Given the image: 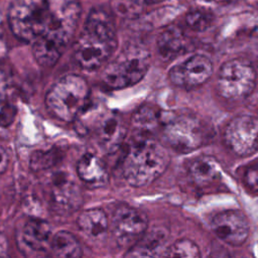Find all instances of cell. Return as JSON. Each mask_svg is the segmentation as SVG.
Masks as SVG:
<instances>
[{
	"label": "cell",
	"instance_id": "6da1fadb",
	"mask_svg": "<svg viewBox=\"0 0 258 258\" xmlns=\"http://www.w3.org/2000/svg\"><path fill=\"white\" fill-rule=\"evenodd\" d=\"M49 20L43 33L32 42L36 61L53 66L72 40L77 29L81 5L79 0H48Z\"/></svg>",
	"mask_w": 258,
	"mask_h": 258
},
{
	"label": "cell",
	"instance_id": "7a4b0ae2",
	"mask_svg": "<svg viewBox=\"0 0 258 258\" xmlns=\"http://www.w3.org/2000/svg\"><path fill=\"white\" fill-rule=\"evenodd\" d=\"M116 47L117 35L111 15L104 9L94 8L74 44L75 62L84 70L98 69Z\"/></svg>",
	"mask_w": 258,
	"mask_h": 258
},
{
	"label": "cell",
	"instance_id": "3957f363",
	"mask_svg": "<svg viewBox=\"0 0 258 258\" xmlns=\"http://www.w3.org/2000/svg\"><path fill=\"white\" fill-rule=\"evenodd\" d=\"M169 161L170 156L164 146L143 137L128 148L122 161V174L132 186L148 185L166 170Z\"/></svg>",
	"mask_w": 258,
	"mask_h": 258
},
{
	"label": "cell",
	"instance_id": "277c9868",
	"mask_svg": "<svg viewBox=\"0 0 258 258\" xmlns=\"http://www.w3.org/2000/svg\"><path fill=\"white\" fill-rule=\"evenodd\" d=\"M89 96L90 88L83 77L66 75L50 87L45 96V104L54 117L72 122L86 108Z\"/></svg>",
	"mask_w": 258,
	"mask_h": 258
},
{
	"label": "cell",
	"instance_id": "5b68a950",
	"mask_svg": "<svg viewBox=\"0 0 258 258\" xmlns=\"http://www.w3.org/2000/svg\"><path fill=\"white\" fill-rule=\"evenodd\" d=\"M49 20L48 0H13L8 10V21L14 35L33 42L46 28Z\"/></svg>",
	"mask_w": 258,
	"mask_h": 258
},
{
	"label": "cell",
	"instance_id": "8992f818",
	"mask_svg": "<svg viewBox=\"0 0 258 258\" xmlns=\"http://www.w3.org/2000/svg\"><path fill=\"white\" fill-rule=\"evenodd\" d=\"M149 67L150 54L146 49L128 47L108 63L102 80L109 88L124 89L142 80Z\"/></svg>",
	"mask_w": 258,
	"mask_h": 258
},
{
	"label": "cell",
	"instance_id": "52a82bcc",
	"mask_svg": "<svg viewBox=\"0 0 258 258\" xmlns=\"http://www.w3.org/2000/svg\"><path fill=\"white\" fill-rule=\"evenodd\" d=\"M165 142L180 153L198 149L207 137V129L202 120L192 113L171 115L162 125Z\"/></svg>",
	"mask_w": 258,
	"mask_h": 258
},
{
	"label": "cell",
	"instance_id": "ba28073f",
	"mask_svg": "<svg viewBox=\"0 0 258 258\" xmlns=\"http://www.w3.org/2000/svg\"><path fill=\"white\" fill-rule=\"evenodd\" d=\"M256 71L245 58H233L222 64L217 78V91L226 100H239L255 89Z\"/></svg>",
	"mask_w": 258,
	"mask_h": 258
},
{
	"label": "cell",
	"instance_id": "9c48e42d",
	"mask_svg": "<svg viewBox=\"0 0 258 258\" xmlns=\"http://www.w3.org/2000/svg\"><path fill=\"white\" fill-rule=\"evenodd\" d=\"M257 119L239 115L229 121L224 131L227 147L238 156H249L257 150Z\"/></svg>",
	"mask_w": 258,
	"mask_h": 258
},
{
	"label": "cell",
	"instance_id": "30bf717a",
	"mask_svg": "<svg viewBox=\"0 0 258 258\" xmlns=\"http://www.w3.org/2000/svg\"><path fill=\"white\" fill-rule=\"evenodd\" d=\"M148 219L139 209L122 205L112 215V231L121 246H132L145 233Z\"/></svg>",
	"mask_w": 258,
	"mask_h": 258
},
{
	"label": "cell",
	"instance_id": "8fae6325",
	"mask_svg": "<svg viewBox=\"0 0 258 258\" xmlns=\"http://www.w3.org/2000/svg\"><path fill=\"white\" fill-rule=\"evenodd\" d=\"M213 70V62L207 55L196 53L173 66L168 72V77L177 87L194 89L206 83Z\"/></svg>",
	"mask_w": 258,
	"mask_h": 258
},
{
	"label": "cell",
	"instance_id": "7c38bea8",
	"mask_svg": "<svg viewBox=\"0 0 258 258\" xmlns=\"http://www.w3.org/2000/svg\"><path fill=\"white\" fill-rule=\"evenodd\" d=\"M211 229L223 242L231 246H241L249 236V223L239 210H225L216 214L211 221Z\"/></svg>",
	"mask_w": 258,
	"mask_h": 258
},
{
	"label": "cell",
	"instance_id": "4fadbf2b",
	"mask_svg": "<svg viewBox=\"0 0 258 258\" xmlns=\"http://www.w3.org/2000/svg\"><path fill=\"white\" fill-rule=\"evenodd\" d=\"M95 136L103 150L112 152L124 141L126 127L117 114L105 113L96 124Z\"/></svg>",
	"mask_w": 258,
	"mask_h": 258
},
{
	"label": "cell",
	"instance_id": "5bb4252c",
	"mask_svg": "<svg viewBox=\"0 0 258 258\" xmlns=\"http://www.w3.org/2000/svg\"><path fill=\"white\" fill-rule=\"evenodd\" d=\"M51 237L52 232L48 223L31 218L22 226L19 233V242L30 252L44 253L49 249Z\"/></svg>",
	"mask_w": 258,
	"mask_h": 258
},
{
	"label": "cell",
	"instance_id": "9a60e30c",
	"mask_svg": "<svg viewBox=\"0 0 258 258\" xmlns=\"http://www.w3.org/2000/svg\"><path fill=\"white\" fill-rule=\"evenodd\" d=\"M52 206L60 214L77 211L82 204V191L73 180L66 175L53 179L51 187Z\"/></svg>",
	"mask_w": 258,
	"mask_h": 258
},
{
	"label": "cell",
	"instance_id": "2e32d148",
	"mask_svg": "<svg viewBox=\"0 0 258 258\" xmlns=\"http://www.w3.org/2000/svg\"><path fill=\"white\" fill-rule=\"evenodd\" d=\"M167 231L163 228H154L145 233L132 246L126 256L129 257H158L164 256L167 248Z\"/></svg>",
	"mask_w": 258,
	"mask_h": 258
},
{
	"label": "cell",
	"instance_id": "e0dca14e",
	"mask_svg": "<svg viewBox=\"0 0 258 258\" xmlns=\"http://www.w3.org/2000/svg\"><path fill=\"white\" fill-rule=\"evenodd\" d=\"M189 46V40L183 30L176 26L165 28L157 38V51L165 60H172L184 53Z\"/></svg>",
	"mask_w": 258,
	"mask_h": 258
},
{
	"label": "cell",
	"instance_id": "ac0fdd59",
	"mask_svg": "<svg viewBox=\"0 0 258 258\" xmlns=\"http://www.w3.org/2000/svg\"><path fill=\"white\" fill-rule=\"evenodd\" d=\"M187 172L192 181L198 185H208L221 176L218 160L211 155L195 157L188 164Z\"/></svg>",
	"mask_w": 258,
	"mask_h": 258
},
{
	"label": "cell",
	"instance_id": "d6986e66",
	"mask_svg": "<svg viewBox=\"0 0 258 258\" xmlns=\"http://www.w3.org/2000/svg\"><path fill=\"white\" fill-rule=\"evenodd\" d=\"M77 172L81 180L89 185L100 186L106 183L108 173L104 162L95 154L87 152L78 161Z\"/></svg>",
	"mask_w": 258,
	"mask_h": 258
},
{
	"label": "cell",
	"instance_id": "ffe728a7",
	"mask_svg": "<svg viewBox=\"0 0 258 258\" xmlns=\"http://www.w3.org/2000/svg\"><path fill=\"white\" fill-rule=\"evenodd\" d=\"M79 230L91 240L102 239L108 230L109 222L105 212L101 209L83 211L77 220Z\"/></svg>",
	"mask_w": 258,
	"mask_h": 258
},
{
	"label": "cell",
	"instance_id": "44dd1931",
	"mask_svg": "<svg viewBox=\"0 0 258 258\" xmlns=\"http://www.w3.org/2000/svg\"><path fill=\"white\" fill-rule=\"evenodd\" d=\"M49 249L53 255L64 258H78L83 255L79 240L68 231H59L51 237Z\"/></svg>",
	"mask_w": 258,
	"mask_h": 258
},
{
	"label": "cell",
	"instance_id": "7402d4cb",
	"mask_svg": "<svg viewBox=\"0 0 258 258\" xmlns=\"http://www.w3.org/2000/svg\"><path fill=\"white\" fill-rule=\"evenodd\" d=\"M161 119L155 109L149 105L138 108L132 116V125L135 130L142 134L153 133L159 126Z\"/></svg>",
	"mask_w": 258,
	"mask_h": 258
},
{
	"label": "cell",
	"instance_id": "603a6c76",
	"mask_svg": "<svg viewBox=\"0 0 258 258\" xmlns=\"http://www.w3.org/2000/svg\"><path fill=\"white\" fill-rule=\"evenodd\" d=\"M164 256L177 258H199L201 251L199 246L189 239H179L167 246Z\"/></svg>",
	"mask_w": 258,
	"mask_h": 258
},
{
	"label": "cell",
	"instance_id": "cb8c5ba5",
	"mask_svg": "<svg viewBox=\"0 0 258 258\" xmlns=\"http://www.w3.org/2000/svg\"><path fill=\"white\" fill-rule=\"evenodd\" d=\"M213 14L204 8L190 10L185 15L186 25L195 31H203L207 29L213 22Z\"/></svg>",
	"mask_w": 258,
	"mask_h": 258
},
{
	"label": "cell",
	"instance_id": "d4e9b609",
	"mask_svg": "<svg viewBox=\"0 0 258 258\" xmlns=\"http://www.w3.org/2000/svg\"><path fill=\"white\" fill-rule=\"evenodd\" d=\"M58 153L53 150L35 151L30 158V166L33 170H42L49 168L56 163Z\"/></svg>",
	"mask_w": 258,
	"mask_h": 258
},
{
	"label": "cell",
	"instance_id": "484cf974",
	"mask_svg": "<svg viewBox=\"0 0 258 258\" xmlns=\"http://www.w3.org/2000/svg\"><path fill=\"white\" fill-rule=\"evenodd\" d=\"M245 179H246V183L248 186H250L251 188H253L254 191H256L257 188V169L256 166H254L253 168H249L245 174Z\"/></svg>",
	"mask_w": 258,
	"mask_h": 258
},
{
	"label": "cell",
	"instance_id": "4316f807",
	"mask_svg": "<svg viewBox=\"0 0 258 258\" xmlns=\"http://www.w3.org/2000/svg\"><path fill=\"white\" fill-rule=\"evenodd\" d=\"M8 154L6 150L0 145V173H3L8 166Z\"/></svg>",
	"mask_w": 258,
	"mask_h": 258
},
{
	"label": "cell",
	"instance_id": "83f0119b",
	"mask_svg": "<svg viewBox=\"0 0 258 258\" xmlns=\"http://www.w3.org/2000/svg\"><path fill=\"white\" fill-rule=\"evenodd\" d=\"M7 254V240L5 236L0 234V256Z\"/></svg>",
	"mask_w": 258,
	"mask_h": 258
},
{
	"label": "cell",
	"instance_id": "f1b7e54d",
	"mask_svg": "<svg viewBox=\"0 0 258 258\" xmlns=\"http://www.w3.org/2000/svg\"><path fill=\"white\" fill-rule=\"evenodd\" d=\"M130 1L137 3V4H150V3H153V2H156L159 0H130Z\"/></svg>",
	"mask_w": 258,
	"mask_h": 258
},
{
	"label": "cell",
	"instance_id": "f546056e",
	"mask_svg": "<svg viewBox=\"0 0 258 258\" xmlns=\"http://www.w3.org/2000/svg\"><path fill=\"white\" fill-rule=\"evenodd\" d=\"M206 1H209V2H214V3H228L232 0H206Z\"/></svg>",
	"mask_w": 258,
	"mask_h": 258
}]
</instances>
